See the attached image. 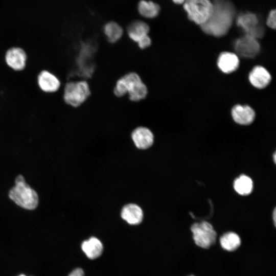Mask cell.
I'll use <instances>...</instances> for the list:
<instances>
[{
	"label": "cell",
	"mask_w": 276,
	"mask_h": 276,
	"mask_svg": "<svg viewBox=\"0 0 276 276\" xmlns=\"http://www.w3.org/2000/svg\"><path fill=\"white\" fill-rule=\"evenodd\" d=\"M213 10L208 20L200 26L206 34L221 37L229 31L235 17L236 10L229 0H213Z\"/></svg>",
	"instance_id": "1"
},
{
	"label": "cell",
	"mask_w": 276,
	"mask_h": 276,
	"mask_svg": "<svg viewBox=\"0 0 276 276\" xmlns=\"http://www.w3.org/2000/svg\"><path fill=\"white\" fill-rule=\"evenodd\" d=\"M113 91L114 95L119 97L128 94L131 101L136 102L146 97L148 89L139 75L131 72L117 81Z\"/></svg>",
	"instance_id": "2"
},
{
	"label": "cell",
	"mask_w": 276,
	"mask_h": 276,
	"mask_svg": "<svg viewBox=\"0 0 276 276\" xmlns=\"http://www.w3.org/2000/svg\"><path fill=\"white\" fill-rule=\"evenodd\" d=\"M9 197L17 205L26 210H34L38 204L37 193L25 182L21 175L15 179V185L9 191Z\"/></svg>",
	"instance_id": "3"
},
{
	"label": "cell",
	"mask_w": 276,
	"mask_h": 276,
	"mask_svg": "<svg viewBox=\"0 0 276 276\" xmlns=\"http://www.w3.org/2000/svg\"><path fill=\"white\" fill-rule=\"evenodd\" d=\"M90 95L87 82L71 80L64 85L63 99L64 103L73 108L83 104Z\"/></svg>",
	"instance_id": "4"
},
{
	"label": "cell",
	"mask_w": 276,
	"mask_h": 276,
	"mask_svg": "<svg viewBox=\"0 0 276 276\" xmlns=\"http://www.w3.org/2000/svg\"><path fill=\"white\" fill-rule=\"evenodd\" d=\"M183 6L189 19L200 26L208 20L213 10L211 0H186Z\"/></svg>",
	"instance_id": "5"
},
{
	"label": "cell",
	"mask_w": 276,
	"mask_h": 276,
	"mask_svg": "<svg viewBox=\"0 0 276 276\" xmlns=\"http://www.w3.org/2000/svg\"><path fill=\"white\" fill-rule=\"evenodd\" d=\"M191 230L195 243L200 247L208 248L216 242L217 233L212 225L207 221L194 223Z\"/></svg>",
	"instance_id": "6"
},
{
	"label": "cell",
	"mask_w": 276,
	"mask_h": 276,
	"mask_svg": "<svg viewBox=\"0 0 276 276\" xmlns=\"http://www.w3.org/2000/svg\"><path fill=\"white\" fill-rule=\"evenodd\" d=\"M236 24L245 33L257 39L264 34V27L260 22L258 16L252 12L240 13L236 19Z\"/></svg>",
	"instance_id": "7"
},
{
	"label": "cell",
	"mask_w": 276,
	"mask_h": 276,
	"mask_svg": "<svg viewBox=\"0 0 276 276\" xmlns=\"http://www.w3.org/2000/svg\"><path fill=\"white\" fill-rule=\"evenodd\" d=\"M149 27L144 21L135 20L131 22L127 28L129 38L138 44L141 49L149 47L151 40L148 35Z\"/></svg>",
	"instance_id": "8"
},
{
	"label": "cell",
	"mask_w": 276,
	"mask_h": 276,
	"mask_svg": "<svg viewBox=\"0 0 276 276\" xmlns=\"http://www.w3.org/2000/svg\"><path fill=\"white\" fill-rule=\"evenodd\" d=\"M234 48L237 54L241 57L251 58L259 53L260 45L258 39L245 34L235 41Z\"/></svg>",
	"instance_id": "9"
},
{
	"label": "cell",
	"mask_w": 276,
	"mask_h": 276,
	"mask_svg": "<svg viewBox=\"0 0 276 276\" xmlns=\"http://www.w3.org/2000/svg\"><path fill=\"white\" fill-rule=\"evenodd\" d=\"M27 56L25 51L19 47H12L6 52L5 60L6 64L15 71H21L26 65Z\"/></svg>",
	"instance_id": "10"
},
{
	"label": "cell",
	"mask_w": 276,
	"mask_h": 276,
	"mask_svg": "<svg viewBox=\"0 0 276 276\" xmlns=\"http://www.w3.org/2000/svg\"><path fill=\"white\" fill-rule=\"evenodd\" d=\"M92 50L93 48L88 43H83L81 46L78 56L76 58L77 70L76 71L80 75L88 77L93 72V65L89 64L87 62V61L90 62Z\"/></svg>",
	"instance_id": "11"
},
{
	"label": "cell",
	"mask_w": 276,
	"mask_h": 276,
	"mask_svg": "<svg viewBox=\"0 0 276 276\" xmlns=\"http://www.w3.org/2000/svg\"><path fill=\"white\" fill-rule=\"evenodd\" d=\"M37 84L40 89L45 93H55L61 86V82L58 77L46 70L38 74Z\"/></svg>",
	"instance_id": "12"
},
{
	"label": "cell",
	"mask_w": 276,
	"mask_h": 276,
	"mask_svg": "<svg viewBox=\"0 0 276 276\" xmlns=\"http://www.w3.org/2000/svg\"><path fill=\"white\" fill-rule=\"evenodd\" d=\"M231 113L234 121L240 125H249L255 118V111L248 105H236L232 108Z\"/></svg>",
	"instance_id": "13"
},
{
	"label": "cell",
	"mask_w": 276,
	"mask_h": 276,
	"mask_svg": "<svg viewBox=\"0 0 276 276\" xmlns=\"http://www.w3.org/2000/svg\"><path fill=\"white\" fill-rule=\"evenodd\" d=\"M248 79L254 87L261 89L265 88L269 84L271 77L265 68L261 66H256L250 72Z\"/></svg>",
	"instance_id": "14"
},
{
	"label": "cell",
	"mask_w": 276,
	"mask_h": 276,
	"mask_svg": "<svg viewBox=\"0 0 276 276\" xmlns=\"http://www.w3.org/2000/svg\"><path fill=\"white\" fill-rule=\"evenodd\" d=\"M132 139L135 146L139 149H145L153 144L154 136L148 128L139 127L135 128L131 134Z\"/></svg>",
	"instance_id": "15"
},
{
	"label": "cell",
	"mask_w": 276,
	"mask_h": 276,
	"mask_svg": "<svg viewBox=\"0 0 276 276\" xmlns=\"http://www.w3.org/2000/svg\"><path fill=\"white\" fill-rule=\"evenodd\" d=\"M239 60L237 54L228 52L222 53L219 56L217 65L224 73L229 74L235 71L239 66Z\"/></svg>",
	"instance_id": "16"
},
{
	"label": "cell",
	"mask_w": 276,
	"mask_h": 276,
	"mask_svg": "<svg viewBox=\"0 0 276 276\" xmlns=\"http://www.w3.org/2000/svg\"><path fill=\"white\" fill-rule=\"evenodd\" d=\"M121 217L128 223L137 225L142 222L143 213L139 206L130 203L123 207L121 212Z\"/></svg>",
	"instance_id": "17"
},
{
	"label": "cell",
	"mask_w": 276,
	"mask_h": 276,
	"mask_svg": "<svg viewBox=\"0 0 276 276\" xmlns=\"http://www.w3.org/2000/svg\"><path fill=\"white\" fill-rule=\"evenodd\" d=\"M81 248L88 258L94 260L101 255L103 246L100 240L92 237L82 242Z\"/></svg>",
	"instance_id": "18"
},
{
	"label": "cell",
	"mask_w": 276,
	"mask_h": 276,
	"mask_svg": "<svg viewBox=\"0 0 276 276\" xmlns=\"http://www.w3.org/2000/svg\"><path fill=\"white\" fill-rule=\"evenodd\" d=\"M220 243L222 248L224 250L228 251H233L240 246L241 239L236 233L229 232L221 236Z\"/></svg>",
	"instance_id": "19"
},
{
	"label": "cell",
	"mask_w": 276,
	"mask_h": 276,
	"mask_svg": "<svg viewBox=\"0 0 276 276\" xmlns=\"http://www.w3.org/2000/svg\"><path fill=\"white\" fill-rule=\"evenodd\" d=\"M137 8L142 16L148 18L156 17L160 11V7L157 4L145 0L139 2Z\"/></svg>",
	"instance_id": "20"
},
{
	"label": "cell",
	"mask_w": 276,
	"mask_h": 276,
	"mask_svg": "<svg viewBox=\"0 0 276 276\" xmlns=\"http://www.w3.org/2000/svg\"><path fill=\"white\" fill-rule=\"evenodd\" d=\"M235 190L241 195L249 194L253 188V182L251 179L245 175H242L236 178L234 182Z\"/></svg>",
	"instance_id": "21"
},
{
	"label": "cell",
	"mask_w": 276,
	"mask_h": 276,
	"mask_svg": "<svg viewBox=\"0 0 276 276\" xmlns=\"http://www.w3.org/2000/svg\"><path fill=\"white\" fill-rule=\"evenodd\" d=\"M104 32L108 41L114 43L122 36L123 30L122 27L114 21L108 22L104 27Z\"/></svg>",
	"instance_id": "22"
},
{
	"label": "cell",
	"mask_w": 276,
	"mask_h": 276,
	"mask_svg": "<svg viewBox=\"0 0 276 276\" xmlns=\"http://www.w3.org/2000/svg\"><path fill=\"white\" fill-rule=\"evenodd\" d=\"M275 10H272L269 13L266 20L267 26L271 29L275 28Z\"/></svg>",
	"instance_id": "23"
},
{
	"label": "cell",
	"mask_w": 276,
	"mask_h": 276,
	"mask_svg": "<svg viewBox=\"0 0 276 276\" xmlns=\"http://www.w3.org/2000/svg\"><path fill=\"white\" fill-rule=\"evenodd\" d=\"M68 276H84V271L80 268H77L73 270Z\"/></svg>",
	"instance_id": "24"
},
{
	"label": "cell",
	"mask_w": 276,
	"mask_h": 276,
	"mask_svg": "<svg viewBox=\"0 0 276 276\" xmlns=\"http://www.w3.org/2000/svg\"><path fill=\"white\" fill-rule=\"evenodd\" d=\"M273 223L274 224V225L275 226V222H276V211H275V209H274L273 210Z\"/></svg>",
	"instance_id": "25"
},
{
	"label": "cell",
	"mask_w": 276,
	"mask_h": 276,
	"mask_svg": "<svg viewBox=\"0 0 276 276\" xmlns=\"http://www.w3.org/2000/svg\"><path fill=\"white\" fill-rule=\"evenodd\" d=\"M186 0H172V1L176 4H182Z\"/></svg>",
	"instance_id": "26"
},
{
	"label": "cell",
	"mask_w": 276,
	"mask_h": 276,
	"mask_svg": "<svg viewBox=\"0 0 276 276\" xmlns=\"http://www.w3.org/2000/svg\"><path fill=\"white\" fill-rule=\"evenodd\" d=\"M275 158H276V155H275V153H274L273 154V160H274V163H275V162H276Z\"/></svg>",
	"instance_id": "27"
},
{
	"label": "cell",
	"mask_w": 276,
	"mask_h": 276,
	"mask_svg": "<svg viewBox=\"0 0 276 276\" xmlns=\"http://www.w3.org/2000/svg\"><path fill=\"white\" fill-rule=\"evenodd\" d=\"M18 276H26V275H24V274H20V275H18Z\"/></svg>",
	"instance_id": "28"
},
{
	"label": "cell",
	"mask_w": 276,
	"mask_h": 276,
	"mask_svg": "<svg viewBox=\"0 0 276 276\" xmlns=\"http://www.w3.org/2000/svg\"><path fill=\"white\" fill-rule=\"evenodd\" d=\"M189 276H194V275H189Z\"/></svg>",
	"instance_id": "29"
}]
</instances>
